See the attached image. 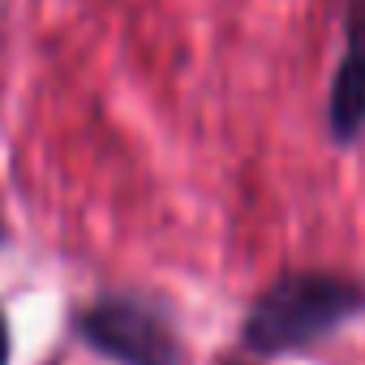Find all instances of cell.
Masks as SVG:
<instances>
[{
	"label": "cell",
	"instance_id": "obj_1",
	"mask_svg": "<svg viewBox=\"0 0 365 365\" xmlns=\"http://www.w3.org/2000/svg\"><path fill=\"white\" fill-rule=\"evenodd\" d=\"M361 314H365L361 279L327 267H292L254 292L241 318V352L258 361L297 356L339 335Z\"/></svg>",
	"mask_w": 365,
	"mask_h": 365
},
{
	"label": "cell",
	"instance_id": "obj_2",
	"mask_svg": "<svg viewBox=\"0 0 365 365\" xmlns=\"http://www.w3.org/2000/svg\"><path fill=\"white\" fill-rule=\"evenodd\" d=\"M78 339L116 365H180V344L172 318L138 292H103L73 318Z\"/></svg>",
	"mask_w": 365,
	"mask_h": 365
},
{
	"label": "cell",
	"instance_id": "obj_3",
	"mask_svg": "<svg viewBox=\"0 0 365 365\" xmlns=\"http://www.w3.org/2000/svg\"><path fill=\"white\" fill-rule=\"evenodd\" d=\"M327 138L339 150L365 138V0L344 5V52L327 91Z\"/></svg>",
	"mask_w": 365,
	"mask_h": 365
},
{
	"label": "cell",
	"instance_id": "obj_4",
	"mask_svg": "<svg viewBox=\"0 0 365 365\" xmlns=\"http://www.w3.org/2000/svg\"><path fill=\"white\" fill-rule=\"evenodd\" d=\"M9 356H14V331H9L5 309H0V365H9Z\"/></svg>",
	"mask_w": 365,
	"mask_h": 365
},
{
	"label": "cell",
	"instance_id": "obj_5",
	"mask_svg": "<svg viewBox=\"0 0 365 365\" xmlns=\"http://www.w3.org/2000/svg\"><path fill=\"white\" fill-rule=\"evenodd\" d=\"M9 245V228H5V215H0V250Z\"/></svg>",
	"mask_w": 365,
	"mask_h": 365
},
{
	"label": "cell",
	"instance_id": "obj_6",
	"mask_svg": "<svg viewBox=\"0 0 365 365\" xmlns=\"http://www.w3.org/2000/svg\"><path fill=\"white\" fill-rule=\"evenodd\" d=\"M220 365H245V361H237V356H224V361H220Z\"/></svg>",
	"mask_w": 365,
	"mask_h": 365
}]
</instances>
